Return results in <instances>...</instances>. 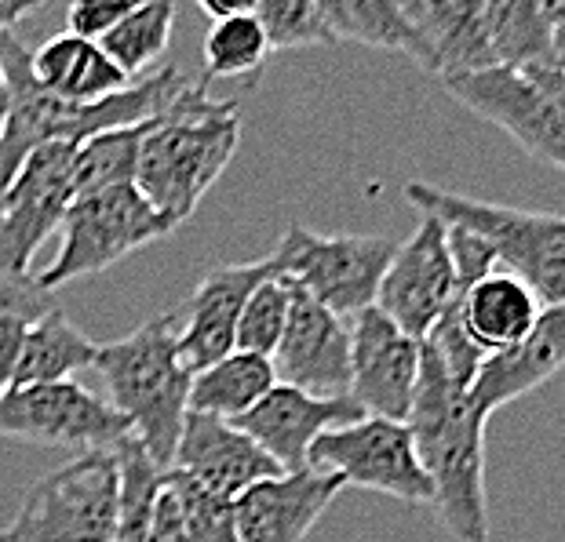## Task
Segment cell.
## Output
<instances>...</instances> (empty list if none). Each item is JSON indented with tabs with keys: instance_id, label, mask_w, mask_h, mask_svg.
Instances as JSON below:
<instances>
[{
	"instance_id": "cell-35",
	"label": "cell",
	"mask_w": 565,
	"mask_h": 542,
	"mask_svg": "<svg viewBox=\"0 0 565 542\" xmlns=\"http://www.w3.org/2000/svg\"><path fill=\"white\" fill-rule=\"evenodd\" d=\"M445 245H449V259H452V270H456V292H467V288H475L478 281H486L489 273H500L492 248L482 237H475L471 230L445 226Z\"/></svg>"
},
{
	"instance_id": "cell-18",
	"label": "cell",
	"mask_w": 565,
	"mask_h": 542,
	"mask_svg": "<svg viewBox=\"0 0 565 542\" xmlns=\"http://www.w3.org/2000/svg\"><path fill=\"white\" fill-rule=\"evenodd\" d=\"M362 419L365 412L358 408L354 397L318 401V397H307L278 382L252 412L234 419V426L245 430L281 466V474H299V469H307V452L321 433L362 423Z\"/></svg>"
},
{
	"instance_id": "cell-37",
	"label": "cell",
	"mask_w": 565,
	"mask_h": 542,
	"mask_svg": "<svg viewBox=\"0 0 565 542\" xmlns=\"http://www.w3.org/2000/svg\"><path fill=\"white\" fill-rule=\"evenodd\" d=\"M256 4L259 0H245V4H223V0H201V15H209L212 19V26L215 22H226V19H237V15H252V11H256Z\"/></svg>"
},
{
	"instance_id": "cell-2",
	"label": "cell",
	"mask_w": 565,
	"mask_h": 542,
	"mask_svg": "<svg viewBox=\"0 0 565 542\" xmlns=\"http://www.w3.org/2000/svg\"><path fill=\"white\" fill-rule=\"evenodd\" d=\"M419 463L430 477V506L456 542H489L486 502V415L471 393L445 376L441 360L419 343V382L408 412Z\"/></svg>"
},
{
	"instance_id": "cell-16",
	"label": "cell",
	"mask_w": 565,
	"mask_h": 542,
	"mask_svg": "<svg viewBox=\"0 0 565 542\" xmlns=\"http://www.w3.org/2000/svg\"><path fill=\"white\" fill-rule=\"evenodd\" d=\"M274 277V259L263 256L256 262H231L201 277L190 303L175 313L179 332H175V354L190 376L212 368L215 360L234 354V332L237 317L248 303V295Z\"/></svg>"
},
{
	"instance_id": "cell-10",
	"label": "cell",
	"mask_w": 565,
	"mask_h": 542,
	"mask_svg": "<svg viewBox=\"0 0 565 542\" xmlns=\"http://www.w3.org/2000/svg\"><path fill=\"white\" fill-rule=\"evenodd\" d=\"M307 469L324 477H340L343 488H365L402 502H430V477L419 463L413 430L387 419L329 430L310 444Z\"/></svg>"
},
{
	"instance_id": "cell-38",
	"label": "cell",
	"mask_w": 565,
	"mask_h": 542,
	"mask_svg": "<svg viewBox=\"0 0 565 542\" xmlns=\"http://www.w3.org/2000/svg\"><path fill=\"white\" fill-rule=\"evenodd\" d=\"M30 11H38V0H0V33H11Z\"/></svg>"
},
{
	"instance_id": "cell-19",
	"label": "cell",
	"mask_w": 565,
	"mask_h": 542,
	"mask_svg": "<svg viewBox=\"0 0 565 542\" xmlns=\"http://www.w3.org/2000/svg\"><path fill=\"white\" fill-rule=\"evenodd\" d=\"M172 469H183L198 485L215 491L220 499L245 496L252 485L270 477H281V466L226 419L186 412L183 433H179V448Z\"/></svg>"
},
{
	"instance_id": "cell-11",
	"label": "cell",
	"mask_w": 565,
	"mask_h": 542,
	"mask_svg": "<svg viewBox=\"0 0 565 542\" xmlns=\"http://www.w3.org/2000/svg\"><path fill=\"white\" fill-rule=\"evenodd\" d=\"M0 437L30 444H63L84 452H114L131 437L128 419L81 382L19 387L0 397Z\"/></svg>"
},
{
	"instance_id": "cell-1",
	"label": "cell",
	"mask_w": 565,
	"mask_h": 542,
	"mask_svg": "<svg viewBox=\"0 0 565 542\" xmlns=\"http://www.w3.org/2000/svg\"><path fill=\"white\" fill-rule=\"evenodd\" d=\"M0 66L8 74L11 110L4 136H0V194L15 178L19 164L47 142H88L103 131L136 128L172 110V102L186 91L190 77L175 66H161L153 74L131 80L125 91L103 102L77 106L44 91L30 66V47H22L15 33H0Z\"/></svg>"
},
{
	"instance_id": "cell-23",
	"label": "cell",
	"mask_w": 565,
	"mask_h": 542,
	"mask_svg": "<svg viewBox=\"0 0 565 542\" xmlns=\"http://www.w3.org/2000/svg\"><path fill=\"white\" fill-rule=\"evenodd\" d=\"M30 66L44 91H52L55 99L77 102V106L103 102L131 84L121 69L106 58L99 44L81 41L74 33H58V37L44 41L38 52H30Z\"/></svg>"
},
{
	"instance_id": "cell-31",
	"label": "cell",
	"mask_w": 565,
	"mask_h": 542,
	"mask_svg": "<svg viewBox=\"0 0 565 542\" xmlns=\"http://www.w3.org/2000/svg\"><path fill=\"white\" fill-rule=\"evenodd\" d=\"M55 306V292H44L38 284V273L0 277V397L11 390V371H15L22 335Z\"/></svg>"
},
{
	"instance_id": "cell-30",
	"label": "cell",
	"mask_w": 565,
	"mask_h": 542,
	"mask_svg": "<svg viewBox=\"0 0 565 542\" xmlns=\"http://www.w3.org/2000/svg\"><path fill=\"white\" fill-rule=\"evenodd\" d=\"M270 58L267 33L263 22L252 15H237L226 22H215L204 37V84L209 80H234L259 74L263 63Z\"/></svg>"
},
{
	"instance_id": "cell-17",
	"label": "cell",
	"mask_w": 565,
	"mask_h": 542,
	"mask_svg": "<svg viewBox=\"0 0 565 542\" xmlns=\"http://www.w3.org/2000/svg\"><path fill=\"white\" fill-rule=\"evenodd\" d=\"M408 22V58L438 80L497 66L482 0H398Z\"/></svg>"
},
{
	"instance_id": "cell-20",
	"label": "cell",
	"mask_w": 565,
	"mask_h": 542,
	"mask_svg": "<svg viewBox=\"0 0 565 542\" xmlns=\"http://www.w3.org/2000/svg\"><path fill=\"white\" fill-rule=\"evenodd\" d=\"M340 491V477L315 469L259 480L234 499L237 542H303Z\"/></svg>"
},
{
	"instance_id": "cell-36",
	"label": "cell",
	"mask_w": 565,
	"mask_h": 542,
	"mask_svg": "<svg viewBox=\"0 0 565 542\" xmlns=\"http://www.w3.org/2000/svg\"><path fill=\"white\" fill-rule=\"evenodd\" d=\"M139 0H77L66 11V33L99 44L125 15H131Z\"/></svg>"
},
{
	"instance_id": "cell-28",
	"label": "cell",
	"mask_w": 565,
	"mask_h": 542,
	"mask_svg": "<svg viewBox=\"0 0 565 542\" xmlns=\"http://www.w3.org/2000/svg\"><path fill=\"white\" fill-rule=\"evenodd\" d=\"M153 120L136 128L103 131V136L81 142L74 153V200L88 194H103V189H114V186H136L139 147H142V139H147Z\"/></svg>"
},
{
	"instance_id": "cell-22",
	"label": "cell",
	"mask_w": 565,
	"mask_h": 542,
	"mask_svg": "<svg viewBox=\"0 0 565 542\" xmlns=\"http://www.w3.org/2000/svg\"><path fill=\"white\" fill-rule=\"evenodd\" d=\"M544 303L533 295V288L522 284L511 273H489L486 281L456 295V313H460L463 332L486 357L503 354L519 346L540 317Z\"/></svg>"
},
{
	"instance_id": "cell-4",
	"label": "cell",
	"mask_w": 565,
	"mask_h": 542,
	"mask_svg": "<svg viewBox=\"0 0 565 542\" xmlns=\"http://www.w3.org/2000/svg\"><path fill=\"white\" fill-rule=\"evenodd\" d=\"M175 313H161L117 343L99 346L95 371L106 379L110 408H117L147 455L161 469H172L179 433H183L190 371L175 354Z\"/></svg>"
},
{
	"instance_id": "cell-14",
	"label": "cell",
	"mask_w": 565,
	"mask_h": 542,
	"mask_svg": "<svg viewBox=\"0 0 565 542\" xmlns=\"http://www.w3.org/2000/svg\"><path fill=\"white\" fill-rule=\"evenodd\" d=\"M270 360L281 387L318 401H343L351 397V321L292 288V310Z\"/></svg>"
},
{
	"instance_id": "cell-39",
	"label": "cell",
	"mask_w": 565,
	"mask_h": 542,
	"mask_svg": "<svg viewBox=\"0 0 565 542\" xmlns=\"http://www.w3.org/2000/svg\"><path fill=\"white\" fill-rule=\"evenodd\" d=\"M8 110H11V88H8V74H4V66H0V136H4Z\"/></svg>"
},
{
	"instance_id": "cell-5",
	"label": "cell",
	"mask_w": 565,
	"mask_h": 542,
	"mask_svg": "<svg viewBox=\"0 0 565 542\" xmlns=\"http://www.w3.org/2000/svg\"><path fill=\"white\" fill-rule=\"evenodd\" d=\"M405 197L430 219L482 237L497 256L500 273L519 277L544 306L565 303V215L471 200L427 183H408Z\"/></svg>"
},
{
	"instance_id": "cell-29",
	"label": "cell",
	"mask_w": 565,
	"mask_h": 542,
	"mask_svg": "<svg viewBox=\"0 0 565 542\" xmlns=\"http://www.w3.org/2000/svg\"><path fill=\"white\" fill-rule=\"evenodd\" d=\"M321 11L335 41H354L402 55L413 47L398 0H321Z\"/></svg>"
},
{
	"instance_id": "cell-24",
	"label": "cell",
	"mask_w": 565,
	"mask_h": 542,
	"mask_svg": "<svg viewBox=\"0 0 565 542\" xmlns=\"http://www.w3.org/2000/svg\"><path fill=\"white\" fill-rule=\"evenodd\" d=\"M492 58L503 69H555L565 74V47L551 22L547 0H497L486 4Z\"/></svg>"
},
{
	"instance_id": "cell-32",
	"label": "cell",
	"mask_w": 565,
	"mask_h": 542,
	"mask_svg": "<svg viewBox=\"0 0 565 542\" xmlns=\"http://www.w3.org/2000/svg\"><path fill=\"white\" fill-rule=\"evenodd\" d=\"M288 310H292V288L278 281V277H267V281L248 295L242 317H237L234 349L256 354V357H274V349H278L285 335Z\"/></svg>"
},
{
	"instance_id": "cell-8",
	"label": "cell",
	"mask_w": 565,
	"mask_h": 542,
	"mask_svg": "<svg viewBox=\"0 0 565 542\" xmlns=\"http://www.w3.org/2000/svg\"><path fill=\"white\" fill-rule=\"evenodd\" d=\"M175 230L179 226L153 212L136 186H114L103 194L77 197L66 208L58 256L52 259V267L38 273V284L44 292H58L81 277L117 267L131 251L164 240Z\"/></svg>"
},
{
	"instance_id": "cell-3",
	"label": "cell",
	"mask_w": 565,
	"mask_h": 542,
	"mask_svg": "<svg viewBox=\"0 0 565 542\" xmlns=\"http://www.w3.org/2000/svg\"><path fill=\"white\" fill-rule=\"evenodd\" d=\"M242 142L237 102H215L204 80L186 91L150 124L136 161V189L153 212L183 226L201 197L234 161Z\"/></svg>"
},
{
	"instance_id": "cell-34",
	"label": "cell",
	"mask_w": 565,
	"mask_h": 542,
	"mask_svg": "<svg viewBox=\"0 0 565 542\" xmlns=\"http://www.w3.org/2000/svg\"><path fill=\"white\" fill-rule=\"evenodd\" d=\"M256 19L263 22L270 52L335 44L329 22H324L321 0H259Z\"/></svg>"
},
{
	"instance_id": "cell-27",
	"label": "cell",
	"mask_w": 565,
	"mask_h": 542,
	"mask_svg": "<svg viewBox=\"0 0 565 542\" xmlns=\"http://www.w3.org/2000/svg\"><path fill=\"white\" fill-rule=\"evenodd\" d=\"M172 26H175L172 0H147V4L131 8V15L117 22L99 41V47L128 80H136L153 74V63L168 52V41H172Z\"/></svg>"
},
{
	"instance_id": "cell-6",
	"label": "cell",
	"mask_w": 565,
	"mask_h": 542,
	"mask_svg": "<svg viewBox=\"0 0 565 542\" xmlns=\"http://www.w3.org/2000/svg\"><path fill=\"white\" fill-rule=\"evenodd\" d=\"M402 240L391 234H315L288 226L274 245V277L296 292L310 295L335 317L354 321L376 306L380 281Z\"/></svg>"
},
{
	"instance_id": "cell-25",
	"label": "cell",
	"mask_w": 565,
	"mask_h": 542,
	"mask_svg": "<svg viewBox=\"0 0 565 542\" xmlns=\"http://www.w3.org/2000/svg\"><path fill=\"white\" fill-rule=\"evenodd\" d=\"M99 357V343H92L74 321L66 317L63 306L26 328L15 357V371H11V390L19 387H44V382H66L84 368H95Z\"/></svg>"
},
{
	"instance_id": "cell-13",
	"label": "cell",
	"mask_w": 565,
	"mask_h": 542,
	"mask_svg": "<svg viewBox=\"0 0 565 542\" xmlns=\"http://www.w3.org/2000/svg\"><path fill=\"white\" fill-rule=\"evenodd\" d=\"M456 270L445 245V226L424 215L416 234H408L394 251L387 273L380 281L376 310L391 317L408 339L424 343L430 328L456 303Z\"/></svg>"
},
{
	"instance_id": "cell-9",
	"label": "cell",
	"mask_w": 565,
	"mask_h": 542,
	"mask_svg": "<svg viewBox=\"0 0 565 542\" xmlns=\"http://www.w3.org/2000/svg\"><path fill=\"white\" fill-rule=\"evenodd\" d=\"M441 88L471 113L508 131L536 161L565 167V74L492 66L441 80Z\"/></svg>"
},
{
	"instance_id": "cell-21",
	"label": "cell",
	"mask_w": 565,
	"mask_h": 542,
	"mask_svg": "<svg viewBox=\"0 0 565 542\" xmlns=\"http://www.w3.org/2000/svg\"><path fill=\"white\" fill-rule=\"evenodd\" d=\"M565 368V303L544 306L519 346L486 357L471 382V401L486 419L519 397L540 390Z\"/></svg>"
},
{
	"instance_id": "cell-12",
	"label": "cell",
	"mask_w": 565,
	"mask_h": 542,
	"mask_svg": "<svg viewBox=\"0 0 565 542\" xmlns=\"http://www.w3.org/2000/svg\"><path fill=\"white\" fill-rule=\"evenodd\" d=\"M74 142H47L19 164L0 194V277H26L38 248L74 204Z\"/></svg>"
},
{
	"instance_id": "cell-7",
	"label": "cell",
	"mask_w": 565,
	"mask_h": 542,
	"mask_svg": "<svg viewBox=\"0 0 565 542\" xmlns=\"http://www.w3.org/2000/svg\"><path fill=\"white\" fill-rule=\"evenodd\" d=\"M121 466L114 452H84L33 480L0 542H114Z\"/></svg>"
},
{
	"instance_id": "cell-15",
	"label": "cell",
	"mask_w": 565,
	"mask_h": 542,
	"mask_svg": "<svg viewBox=\"0 0 565 542\" xmlns=\"http://www.w3.org/2000/svg\"><path fill=\"white\" fill-rule=\"evenodd\" d=\"M419 382V343L376 306L351 321V397L369 419L408 423Z\"/></svg>"
},
{
	"instance_id": "cell-33",
	"label": "cell",
	"mask_w": 565,
	"mask_h": 542,
	"mask_svg": "<svg viewBox=\"0 0 565 542\" xmlns=\"http://www.w3.org/2000/svg\"><path fill=\"white\" fill-rule=\"evenodd\" d=\"M164 488L179 502V517H183L190 542H237L231 499H220L194 477H186L183 469H164Z\"/></svg>"
},
{
	"instance_id": "cell-26",
	"label": "cell",
	"mask_w": 565,
	"mask_h": 542,
	"mask_svg": "<svg viewBox=\"0 0 565 542\" xmlns=\"http://www.w3.org/2000/svg\"><path fill=\"white\" fill-rule=\"evenodd\" d=\"M274 387H278V371H274L270 357L234 349V354H226L223 360H215L212 368H204L190 379L186 412L215 415V419L234 423V419L252 412Z\"/></svg>"
}]
</instances>
